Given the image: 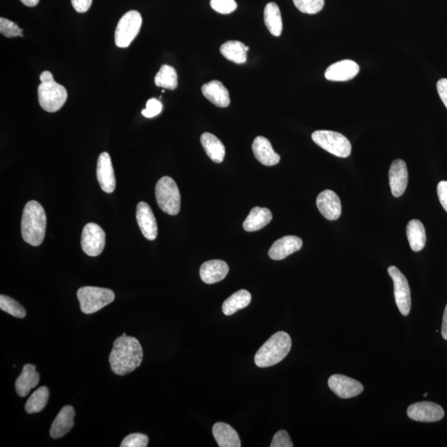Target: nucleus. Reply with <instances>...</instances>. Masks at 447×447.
Instances as JSON below:
<instances>
[{"mask_svg": "<svg viewBox=\"0 0 447 447\" xmlns=\"http://www.w3.org/2000/svg\"><path fill=\"white\" fill-rule=\"evenodd\" d=\"M143 357V348L139 341L132 336H122L113 343L109 361L113 372L124 376L140 366Z\"/></svg>", "mask_w": 447, "mask_h": 447, "instance_id": "obj_1", "label": "nucleus"}, {"mask_svg": "<svg viewBox=\"0 0 447 447\" xmlns=\"http://www.w3.org/2000/svg\"><path fill=\"white\" fill-rule=\"evenodd\" d=\"M46 217L39 202H28L24 209L21 231L25 242L33 246H39L45 238Z\"/></svg>", "mask_w": 447, "mask_h": 447, "instance_id": "obj_2", "label": "nucleus"}, {"mask_svg": "<svg viewBox=\"0 0 447 447\" xmlns=\"http://www.w3.org/2000/svg\"><path fill=\"white\" fill-rule=\"evenodd\" d=\"M292 340L288 333L278 331L273 335L257 352L255 362L260 368L275 365L289 355Z\"/></svg>", "mask_w": 447, "mask_h": 447, "instance_id": "obj_3", "label": "nucleus"}, {"mask_svg": "<svg viewBox=\"0 0 447 447\" xmlns=\"http://www.w3.org/2000/svg\"><path fill=\"white\" fill-rule=\"evenodd\" d=\"M40 81L37 93L41 107L49 113L58 111L67 100L66 88L55 82L53 74L48 71L41 74Z\"/></svg>", "mask_w": 447, "mask_h": 447, "instance_id": "obj_4", "label": "nucleus"}, {"mask_svg": "<svg viewBox=\"0 0 447 447\" xmlns=\"http://www.w3.org/2000/svg\"><path fill=\"white\" fill-rule=\"evenodd\" d=\"M77 298L83 313H97L115 300L116 295L111 289L97 286H83L78 290Z\"/></svg>", "mask_w": 447, "mask_h": 447, "instance_id": "obj_5", "label": "nucleus"}, {"mask_svg": "<svg viewBox=\"0 0 447 447\" xmlns=\"http://www.w3.org/2000/svg\"><path fill=\"white\" fill-rule=\"evenodd\" d=\"M156 199L163 210L170 216H176L181 209V195L178 185L170 176L160 179L155 188Z\"/></svg>", "mask_w": 447, "mask_h": 447, "instance_id": "obj_6", "label": "nucleus"}, {"mask_svg": "<svg viewBox=\"0 0 447 447\" xmlns=\"http://www.w3.org/2000/svg\"><path fill=\"white\" fill-rule=\"evenodd\" d=\"M313 140L324 150L338 158H347L352 147L349 139L340 133L330 130H318L311 135Z\"/></svg>", "mask_w": 447, "mask_h": 447, "instance_id": "obj_7", "label": "nucleus"}, {"mask_svg": "<svg viewBox=\"0 0 447 447\" xmlns=\"http://www.w3.org/2000/svg\"><path fill=\"white\" fill-rule=\"evenodd\" d=\"M142 24L140 12L136 10L126 12L116 29L115 41L118 48H128L140 31Z\"/></svg>", "mask_w": 447, "mask_h": 447, "instance_id": "obj_8", "label": "nucleus"}, {"mask_svg": "<svg viewBox=\"0 0 447 447\" xmlns=\"http://www.w3.org/2000/svg\"><path fill=\"white\" fill-rule=\"evenodd\" d=\"M394 282L396 304L403 316H407L411 310V292L406 277L395 266L387 268Z\"/></svg>", "mask_w": 447, "mask_h": 447, "instance_id": "obj_9", "label": "nucleus"}, {"mask_svg": "<svg viewBox=\"0 0 447 447\" xmlns=\"http://www.w3.org/2000/svg\"><path fill=\"white\" fill-rule=\"evenodd\" d=\"M105 233L102 228L95 223H88L82 235V247L87 255L96 257L103 252Z\"/></svg>", "mask_w": 447, "mask_h": 447, "instance_id": "obj_10", "label": "nucleus"}, {"mask_svg": "<svg viewBox=\"0 0 447 447\" xmlns=\"http://www.w3.org/2000/svg\"><path fill=\"white\" fill-rule=\"evenodd\" d=\"M407 413L412 420L421 423H436L445 416L444 408L440 405L432 402L412 404L408 408Z\"/></svg>", "mask_w": 447, "mask_h": 447, "instance_id": "obj_11", "label": "nucleus"}, {"mask_svg": "<svg viewBox=\"0 0 447 447\" xmlns=\"http://www.w3.org/2000/svg\"><path fill=\"white\" fill-rule=\"evenodd\" d=\"M328 385L333 393L341 399L354 398L364 391L361 382L341 374H334L329 378Z\"/></svg>", "mask_w": 447, "mask_h": 447, "instance_id": "obj_12", "label": "nucleus"}, {"mask_svg": "<svg viewBox=\"0 0 447 447\" xmlns=\"http://www.w3.org/2000/svg\"><path fill=\"white\" fill-rule=\"evenodd\" d=\"M320 214L329 221H336L341 215V202L337 194L331 190L320 192L316 198Z\"/></svg>", "mask_w": 447, "mask_h": 447, "instance_id": "obj_13", "label": "nucleus"}, {"mask_svg": "<svg viewBox=\"0 0 447 447\" xmlns=\"http://www.w3.org/2000/svg\"><path fill=\"white\" fill-rule=\"evenodd\" d=\"M96 172L97 179H98L101 189L107 193H112L115 191L116 187V175L111 156L108 153H102L99 156Z\"/></svg>", "mask_w": 447, "mask_h": 447, "instance_id": "obj_14", "label": "nucleus"}, {"mask_svg": "<svg viewBox=\"0 0 447 447\" xmlns=\"http://www.w3.org/2000/svg\"><path fill=\"white\" fill-rule=\"evenodd\" d=\"M390 185L394 197L403 195L408 183V171L406 163L401 159H396L392 163L389 172Z\"/></svg>", "mask_w": 447, "mask_h": 447, "instance_id": "obj_15", "label": "nucleus"}, {"mask_svg": "<svg viewBox=\"0 0 447 447\" xmlns=\"http://www.w3.org/2000/svg\"><path fill=\"white\" fill-rule=\"evenodd\" d=\"M136 218L142 234L147 239L154 240L158 236L157 221L153 210L146 202H139L137 206Z\"/></svg>", "mask_w": 447, "mask_h": 447, "instance_id": "obj_16", "label": "nucleus"}, {"mask_svg": "<svg viewBox=\"0 0 447 447\" xmlns=\"http://www.w3.org/2000/svg\"><path fill=\"white\" fill-rule=\"evenodd\" d=\"M302 239L294 235H286L277 239L269 248L268 255L273 260H282L301 250Z\"/></svg>", "mask_w": 447, "mask_h": 447, "instance_id": "obj_17", "label": "nucleus"}, {"mask_svg": "<svg viewBox=\"0 0 447 447\" xmlns=\"http://www.w3.org/2000/svg\"><path fill=\"white\" fill-rule=\"evenodd\" d=\"M360 71V66L356 62L343 60L329 66L325 73V77L331 82H347L356 77Z\"/></svg>", "mask_w": 447, "mask_h": 447, "instance_id": "obj_18", "label": "nucleus"}, {"mask_svg": "<svg viewBox=\"0 0 447 447\" xmlns=\"http://www.w3.org/2000/svg\"><path fill=\"white\" fill-rule=\"evenodd\" d=\"M252 150L256 159L263 165L274 166L280 161V156L273 150L271 143L263 136L255 138Z\"/></svg>", "mask_w": 447, "mask_h": 447, "instance_id": "obj_19", "label": "nucleus"}, {"mask_svg": "<svg viewBox=\"0 0 447 447\" xmlns=\"http://www.w3.org/2000/svg\"><path fill=\"white\" fill-rule=\"evenodd\" d=\"M229 266L222 260H210L201 265L200 276L201 280L206 284H214L225 280Z\"/></svg>", "mask_w": 447, "mask_h": 447, "instance_id": "obj_20", "label": "nucleus"}, {"mask_svg": "<svg viewBox=\"0 0 447 447\" xmlns=\"http://www.w3.org/2000/svg\"><path fill=\"white\" fill-rule=\"evenodd\" d=\"M75 409L65 406L59 412L50 429V435L54 439L63 437L69 433L74 426Z\"/></svg>", "mask_w": 447, "mask_h": 447, "instance_id": "obj_21", "label": "nucleus"}, {"mask_svg": "<svg viewBox=\"0 0 447 447\" xmlns=\"http://www.w3.org/2000/svg\"><path fill=\"white\" fill-rule=\"evenodd\" d=\"M201 91L206 98L217 107L226 108L230 104L229 91L221 82L212 81L206 83L202 86Z\"/></svg>", "mask_w": 447, "mask_h": 447, "instance_id": "obj_22", "label": "nucleus"}, {"mask_svg": "<svg viewBox=\"0 0 447 447\" xmlns=\"http://www.w3.org/2000/svg\"><path fill=\"white\" fill-rule=\"evenodd\" d=\"M39 383V374L36 371V366L30 364L25 365L22 373L17 378L15 387L17 394L20 397H26L29 392Z\"/></svg>", "mask_w": 447, "mask_h": 447, "instance_id": "obj_23", "label": "nucleus"}, {"mask_svg": "<svg viewBox=\"0 0 447 447\" xmlns=\"http://www.w3.org/2000/svg\"><path fill=\"white\" fill-rule=\"evenodd\" d=\"M212 432L219 446H241V441H240L238 433L229 424L217 423L213 426Z\"/></svg>", "mask_w": 447, "mask_h": 447, "instance_id": "obj_24", "label": "nucleus"}, {"mask_svg": "<svg viewBox=\"0 0 447 447\" xmlns=\"http://www.w3.org/2000/svg\"><path fill=\"white\" fill-rule=\"evenodd\" d=\"M272 219L273 215L268 209L256 206L244 221L243 227L248 232L258 231L268 225Z\"/></svg>", "mask_w": 447, "mask_h": 447, "instance_id": "obj_25", "label": "nucleus"}, {"mask_svg": "<svg viewBox=\"0 0 447 447\" xmlns=\"http://www.w3.org/2000/svg\"><path fill=\"white\" fill-rule=\"evenodd\" d=\"M201 143L208 157L214 163H221L226 155V149L223 143L212 134L204 133L201 135Z\"/></svg>", "mask_w": 447, "mask_h": 447, "instance_id": "obj_26", "label": "nucleus"}, {"mask_svg": "<svg viewBox=\"0 0 447 447\" xmlns=\"http://www.w3.org/2000/svg\"><path fill=\"white\" fill-rule=\"evenodd\" d=\"M407 237L412 251L423 250L426 244V230L423 224L419 220H412L407 226Z\"/></svg>", "mask_w": 447, "mask_h": 447, "instance_id": "obj_27", "label": "nucleus"}, {"mask_svg": "<svg viewBox=\"0 0 447 447\" xmlns=\"http://www.w3.org/2000/svg\"><path fill=\"white\" fill-rule=\"evenodd\" d=\"M251 302V294L247 290H239L232 294L229 298L224 302L222 305L223 313L231 316L238 311L246 309Z\"/></svg>", "mask_w": 447, "mask_h": 447, "instance_id": "obj_28", "label": "nucleus"}, {"mask_svg": "<svg viewBox=\"0 0 447 447\" xmlns=\"http://www.w3.org/2000/svg\"><path fill=\"white\" fill-rule=\"evenodd\" d=\"M264 23L274 37H280L282 32V20L280 8L275 3H268L264 8Z\"/></svg>", "mask_w": 447, "mask_h": 447, "instance_id": "obj_29", "label": "nucleus"}, {"mask_svg": "<svg viewBox=\"0 0 447 447\" xmlns=\"http://www.w3.org/2000/svg\"><path fill=\"white\" fill-rule=\"evenodd\" d=\"M246 45L239 41H229L221 46V53L228 60L243 64L247 60Z\"/></svg>", "mask_w": 447, "mask_h": 447, "instance_id": "obj_30", "label": "nucleus"}, {"mask_svg": "<svg viewBox=\"0 0 447 447\" xmlns=\"http://www.w3.org/2000/svg\"><path fill=\"white\" fill-rule=\"evenodd\" d=\"M48 399L49 390L48 387L45 386L40 387L28 399L26 405H25V410L29 414L43 411L48 402Z\"/></svg>", "mask_w": 447, "mask_h": 447, "instance_id": "obj_31", "label": "nucleus"}, {"mask_svg": "<svg viewBox=\"0 0 447 447\" xmlns=\"http://www.w3.org/2000/svg\"><path fill=\"white\" fill-rule=\"evenodd\" d=\"M156 86L165 89L175 90L178 87V74L174 67L162 66L155 77Z\"/></svg>", "mask_w": 447, "mask_h": 447, "instance_id": "obj_32", "label": "nucleus"}, {"mask_svg": "<svg viewBox=\"0 0 447 447\" xmlns=\"http://www.w3.org/2000/svg\"><path fill=\"white\" fill-rule=\"evenodd\" d=\"M0 309L6 313L18 318H24L26 316V311L18 302L10 297L1 295L0 296Z\"/></svg>", "mask_w": 447, "mask_h": 447, "instance_id": "obj_33", "label": "nucleus"}, {"mask_svg": "<svg viewBox=\"0 0 447 447\" xmlns=\"http://www.w3.org/2000/svg\"><path fill=\"white\" fill-rule=\"evenodd\" d=\"M299 11L307 15H316L322 10L325 0H293Z\"/></svg>", "mask_w": 447, "mask_h": 447, "instance_id": "obj_34", "label": "nucleus"}, {"mask_svg": "<svg viewBox=\"0 0 447 447\" xmlns=\"http://www.w3.org/2000/svg\"><path fill=\"white\" fill-rule=\"evenodd\" d=\"M0 33L7 37H23V29L7 19H0Z\"/></svg>", "mask_w": 447, "mask_h": 447, "instance_id": "obj_35", "label": "nucleus"}, {"mask_svg": "<svg viewBox=\"0 0 447 447\" xmlns=\"http://www.w3.org/2000/svg\"><path fill=\"white\" fill-rule=\"evenodd\" d=\"M210 7L219 14L230 15L237 8L235 0H210Z\"/></svg>", "mask_w": 447, "mask_h": 447, "instance_id": "obj_36", "label": "nucleus"}, {"mask_svg": "<svg viewBox=\"0 0 447 447\" xmlns=\"http://www.w3.org/2000/svg\"><path fill=\"white\" fill-rule=\"evenodd\" d=\"M149 444V437L141 433H133L126 437L121 447H146Z\"/></svg>", "mask_w": 447, "mask_h": 447, "instance_id": "obj_37", "label": "nucleus"}, {"mask_svg": "<svg viewBox=\"0 0 447 447\" xmlns=\"http://www.w3.org/2000/svg\"><path fill=\"white\" fill-rule=\"evenodd\" d=\"M163 111V104L157 99L147 100L146 108L142 111V115L146 118H154Z\"/></svg>", "mask_w": 447, "mask_h": 447, "instance_id": "obj_38", "label": "nucleus"}, {"mask_svg": "<svg viewBox=\"0 0 447 447\" xmlns=\"http://www.w3.org/2000/svg\"><path fill=\"white\" fill-rule=\"evenodd\" d=\"M271 447H293V444L291 438L289 435V433L284 431V430H281L278 431L273 438L271 442Z\"/></svg>", "mask_w": 447, "mask_h": 447, "instance_id": "obj_39", "label": "nucleus"}, {"mask_svg": "<svg viewBox=\"0 0 447 447\" xmlns=\"http://www.w3.org/2000/svg\"><path fill=\"white\" fill-rule=\"evenodd\" d=\"M437 195L439 201L447 212V181H441L437 185Z\"/></svg>", "mask_w": 447, "mask_h": 447, "instance_id": "obj_40", "label": "nucleus"}, {"mask_svg": "<svg viewBox=\"0 0 447 447\" xmlns=\"http://www.w3.org/2000/svg\"><path fill=\"white\" fill-rule=\"evenodd\" d=\"M75 10L78 12H86L90 10L92 0H71Z\"/></svg>", "mask_w": 447, "mask_h": 447, "instance_id": "obj_41", "label": "nucleus"}, {"mask_svg": "<svg viewBox=\"0 0 447 447\" xmlns=\"http://www.w3.org/2000/svg\"><path fill=\"white\" fill-rule=\"evenodd\" d=\"M437 87L438 94H439L442 102H444L445 107L447 108V79H441L437 82Z\"/></svg>", "mask_w": 447, "mask_h": 447, "instance_id": "obj_42", "label": "nucleus"}, {"mask_svg": "<svg viewBox=\"0 0 447 447\" xmlns=\"http://www.w3.org/2000/svg\"><path fill=\"white\" fill-rule=\"evenodd\" d=\"M441 335L447 340V305L444 311V320H442Z\"/></svg>", "mask_w": 447, "mask_h": 447, "instance_id": "obj_43", "label": "nucleus"}, {"mask_svg": "<svg viewBox=\"0 0 447 447\" xmlns=\"http://www.w3.org/2000/svg\"><path fill=\"white\" fill-rule=\"evenodd\" d=\"M20 1L28 7H35L39 4L40 0H20Z\"/></svg>", "mask_w": 447, "mask_h": 447, "instance_id": "obj_44", "label": "nucleus"}, {"mask_svg": "<svg viewBox=\"0 0 447 447\" xmlns=\"http://www.w3.org/2000/svg\"><path fill=\"white\" fill-rule=\"evenodd\" d=\"M246 51H247V52H248V50H250V48H248V46H246Z\"/></svg>", "mask_w": 447, "mask_h": 447, "instance_id": "obj_45", "label": "nucleus"}]
</instances>
